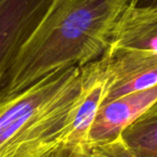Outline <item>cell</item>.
<instances>
[{"label":"cell","instance_id":"8","mask_svg":"<svg viewBox=\"0 0 157 157\" xmlns=\"http://www.w3.org/2000/svg\"><path fill=\"white\" fill-rule=\"evenodd\" d=\"M122 136L137 157H157V115L138 117Z\"/></svg>","mask_w":157,"mask_h":157},{"label":"cell","instance_id":"4","mask_svg":"<svg viewBox=\"0 0 157 157\" xmlns=\"http://www.w3.org/2000/svg\"><path fill=\"white\" fill-rule=\"evenodd\" d=\"M54 0H0V90L18 52Z\"/></svg>","mask_w":157,"mask_h":157},{"label":"cell","instance_id":"9","mask_svg":"<svg viewBox=\"0 0 157 157\" xmlns=\"http://www.w3.org/2000/svg\"><path fill=\"white\" fill-rule=\"evenodd\" d=\"M88 157H137L120 135L109 141L92 143Z\"/></svg>","mask_w":157,"mask_h":157},{"label":"cell","instance_id":"6","mask_svg":"<svg viewBox=\"0 0 157 157\" xmlns=\"http://www.w3.org/2000/svg\"><path fill=\"white\" fill-rule=\"evenodd\" d=\"M157 101V85L130 93L100 105L92 130V143L109 141L141 116Z\"/></svg>","mask_w":157,"mask_h":157},{"label":"cell","instance_id":"11","mask_svg":"<svg viewBox=\"0 0 157 157\" xmlns=\"http://www.w3.org/2000/svg\"><path fill=\"white\" fill-rule=\"evenodd\" d=\"M155 115H157V101H155V102L153 103L152 107L148 108L141 116H155Z\"/></svg>","mask_w":157,"mask_h":157},{"label":"cell","instance_id":"2","mask_svg":"<svg viewBox=\"0 0 157 157\" xmlns=\"http://www.w3.org/2000/svg\"><path fill=\"white\" fill-rule=\"evenodd\" d=\"M84 66L60 68L0 98V157H48L81 98Z\"/></svg>","mask_w":157,"mask_h":157},{"label":"cell","instance_id":"7","mask_svg":"<svg viewBox=\"0 0 157 157\" xmlns=\"http://www.w3.org/2000/svg\"><path fill=\"white\" fill-rule=\"evenodd\" d=\"M115 51L157 52V5L125 8L105 52Z\"/></svg>","mask_w":157,"mask_h":157},{"label":"cell","instance_id":"3","mask_svg":"<svg viewBox=\"0 0 157 157\" xmlns=\"http://www.w3.org/2000/svg\"><path fill=\"white\" fill-rule=\"evenodd\" d=\"M108 71L105 56L84 66V84L70 121L57 147L48 157H88L90 130L107 95Z\"/></svg>","mask_w":157,"mask_h":157},{"label":"cell","instance_id":"1","mask_svg":"<svg viewBox=\"0 0 157 157\" xmlns=\"http://www.w3.org/2000/svg\"><path fill=\"white\" fill-rule=\"evenodd\" d=\"M127 6L128 0H54L14 59L0 98L57 69L83 67L102 57Z\"/></svg>","mask_w":157,"mask_h":157},{"label":"cell","instance_id":"5","mask_svg":"<svg viewBox=\"0 0 157 157\" xmlns=\"http://www.w3.org/2000/svg\"><path fill=\"white\" fill-rule=\"evenodd\" d=\"M103 56L109 78L103 103L157 85V52L115 51Z\"/></svg>","mask_w":157,"mask_h":157},{"label":"cell","instance_id":"10","mask_svg":"<svg viewBox=\"0 0 157 157\" xmlns=\"http://www.w3.org/2000/svg\"><path fill=\"white\" fill-rule=\"evenodd\" d=\"M128 5L132 7H147L156 6L157 0H128Z\"/></svg>","mask_w":157,"mask_h":157}]
</instances>
